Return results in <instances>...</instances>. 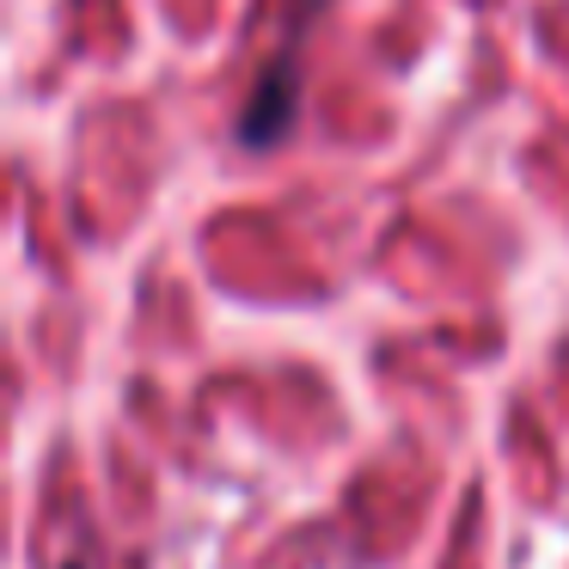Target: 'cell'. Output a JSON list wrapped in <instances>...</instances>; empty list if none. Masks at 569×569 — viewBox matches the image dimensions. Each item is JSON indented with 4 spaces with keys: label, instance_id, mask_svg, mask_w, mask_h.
I'll return each mask as SVG.
<instances>
[{
    "label": "cell",
    "instance_id": "cell-1",
    "mask_svg": "<svg viewBox=\"0 0 569 569\" xmlns=\"http://www.w3.org/2000/svg\"><path fill=\"white\" fill-rule=\"evenodd\" d=\"M295 123V62H276L270 74L258 80L251 104L239 111V141L246 148H276Z\"/></svg>",
    "mask_w": 569,
    "mask_h": 569
}]
</instances>
